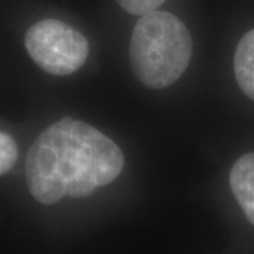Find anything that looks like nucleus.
I'll return each instance as SVG.
<instances>
[{
  "instance_id": "nucleus-6",
  "label": "nucleus",
  "mask_w": 254,
  "mask_h": 254,
  "mask_svg": "<svg viewBox=\"0 0 254 254\" xmlns=\"http://www.w3.org/2000/svg\"><path fill=\"white\" fill-rule=\"evenodd\" d=\"M16 160H17V145L14 140L6 133H0V175L10 171Z\"/></svg>"
},
{
  "instance_id": "nucleus-3",
  "label": "nucleus",
  "mask_w": 254,
  "mask_h": 254,
  "mask_svg": "<svg viewBox=\"0 0 254 254\" xmlns=\"http://www.w3.org/2000/svg\"><path fill=\"white\" fill-rule=\"evenodd\" d=\"M26 48L34 63L53 75L78 71L89 54V43L85 36L54 18L41 20L30 27Z\"/></svg>"
},
{
  "instance_id": "nucleus-1",
  "label": "nucleus",
  "mask_w": 254,
  "mask_h": 254,
  "mask_svg": "<svg viewBox=\"0 0 254 254\" xmlns=\"http://www.w3.org/2000/svg\"><path fill=\"white\" fill-rule=\"evenodd\" d=\"M125 155L91 125L65 118L37 137L26 158V180L34 199L53 205L64 196L83 198L118 178Z\"/></svg>"
},
{
  "instance_id": "nucleus-4",
  "label": "nucleus",
  "mask_w": 254,
  "mask_h": 254,
  "mask_svg": "<svg viewBox=\"0 0 254 254\" xmlns=\"http://www.w3.org/2000/svg\"><path fill=\"white\" fill-rule=\"evenodd\" d=\"M230 188L246 218L254 225V153L242 155L235 163L230 171Z\"/></svg>"
},
{
  "instance_id": "nucleus-2",
  "label": "nucleus",
  "mask_w": 254,
  "mask_h": 254,
  "mask_svg": "<svg viewBox=\"0 0 254 254\" xmlns=\"http://www.w3.org/2000/svg\"><path fill=\"white\" fill-rule=\"evenodd\" d=\"M128 55L138 81L150 89H164L187 71L192 57V38L177 16L155 10L137 21Z\"/></svg>"
},
{
  "instance_id": "nucleus-7",
  "label": "nucleus",
  "mask_w": 254,
  "mask_h": 254,
  "mask_svg": "<svg viewBox=\"0 0 254 254\" xmlns=\"http://www.w3.org/2000/svg\"><path fill=\"white\" fill-rule=\"evenodd\" d=\"M165 0H118L122 9L133 16H144L158 9Z\"/></svg>"
},
{
  "instance_id": "nucleus-5",
  "label": "nucleus",
  "mask_w": 254,
  "mask_h": 254,
  "mask_svg": "<svg viewBox=\"0 0 254 254\" xmlns=\"http://www.w3.org/2000/svg\"><path fill=\"white\" fill-rule=\"evenodd\" d=\"M235 75L240 89L254 100V30L239 41L235 54Z\"/></svg>"
}]
</instances>
